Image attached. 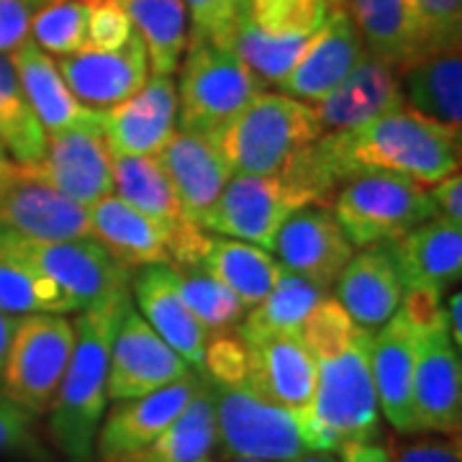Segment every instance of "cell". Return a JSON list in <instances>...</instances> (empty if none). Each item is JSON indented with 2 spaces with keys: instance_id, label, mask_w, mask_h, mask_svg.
Listing matches in <instances>:
<instances>
[{
  "instance_id": "cell-34",
  "label": "cell",
  "mask_w": 462,
  "mask_h": 462,
  "mask_svg": "<svg viewBox=\"0 0 462 462\" xmlns=\"http://www.w3.org/2000/svg\"><path fill=\"white\" fill-rule=\"evenodd\" d=\"M114 196L126 200L149 218L160 221L170 229V236L172 231L188 224L178 196L172 190V182L157 157L114 154Z\"/></svg>"
},
{
  "instance_id": "cell-15",
  "label": "cell",
  "mask_w": 462,
  "mask_h": 462,
  "mask_svg": "<svg viewBox=\"0 0 462 462\" xmlns=\"http://www.w3.org/2000/svg\"><path fill=\"white\" fill-rule=\"evenodd\" d=\"M98 116L111 154L157 157L178 132V85L172 75H152L132 98Z\"/></svg>"
},
{
  "instance_id": "cell-26",
  "label": "cell",
  "mask_w": 462,
  "mask_h": 462,
  "mask_svg": "<svg viewBox=\"0 0 462 462\" xmlns=\"http://www.w3.org/2000/svg\"><path fill=\"white\" fill-rule=\"evenodd\" d=\"M157 160L165 167L185 218L200 226L206 211L214 206L221 188L234 175L226 160L218 154L208 136L182 129L172 134Z\"/></svg>"
},
{
  "instance_id": "cell-19",
  "label": "cell",
  "mask_w": 462,
  "mask_h": 462,
  "mask_svg": "<svg viewBox=\"0 0 462 462\" xmlns=\"http://www.w3.org/2000/svg\"><path fill=\"white\" fill-rule=\"evenodd\" d=\"M363 54V39L349 14L345 8H331L293 69L278 83V90L303 103H319L345 80Z\"/></svg>"
},
{
  "instance_id": "cell-2",
  "label": "cell",
  "mask_w": 462,
  "mask_h": 462,
  "mask_svg": "<svg viewBox=\"0 0 462 462\" xmlns=\"http://www.w3.org/2000/svg\"><path fill=\"white\" fill-rule=\"evenodd\" d=\"M370 337L373 331L357 327L346 342L314 355V398L296 413L309 452H339L349 442H375L380 437Z\"/></svg>"
},
{
  "instance_id": "cell-28",
  "label": "cell",
  "mask_w": 462,
  "mask_h": 462,
  "mask_svg": "<svg viewBox=\"0 0 462 462\" xmlns=\"http://www.w3.org/2000/svg\"><path fill=\"white\" fill-rule=\"evenodd\" d=\"M345 11L360 32L365 51L398 75L427 54L413 0H345Z\"/></svg>"
},
{
  "instance_id": "cell-11",
  "label": "cell",
  "mask_w": 462,
  "mask_h": 462,
  "mask_svg": "<svg viewBox=\"0 0 462 462\" xmlns=\"http://www.w3.org/2000/svg\"><path fill=\"white\" fill-rule=\"evenodd\" d=\"M416 331L413 367V434H460L462 365L445 316Z\"/></svg>"
},
{
  "instance_id": "cell-1",
  "label": "cell",
  "mask_w": 462,
  "mask_h": 462,
  "mask_svg": "<svg viewBox=\"0 0 462 462\" xmlns=\"http://www.w3.org/2000/svg\"><path fill=\"white\" fill-rule=\"evenodd\" d=\"M360 172H393L430 188L460 172V134L401 106L355 129L321 134L288 175L329 206L339 185Z\"/></svg>"
},
{
  "instance_id": "cell-42",
  "label": "cell",
  "mask_w": 462,
  "mask_h": 462,
  "mask_svg": "<svg viewBox=\"0 0 462 462\" xmlns=\"http://www.w3.org/2000/svg\"><path fill=\"white\" fill-rule=\"evenodd\" d=\"M424 51L460 47L462 0H413Z\"/></svg>"
},
{
  "instance_id": "cell-57",
  "label": "cell",
  "mask_w": 462,
  "mask_h": 462,
  "mask_svg": "<svg viewBox=\"0 0 462 462\" xmlns=\"http://www.w3.org/2000/svg\"><path fill=\"white\" fill-rule=\"evenodd\" d=\"M200 462H214V460H211V457H206V460H200Z\"/></svg>"
},
{
  "instance_id": "cell-17",
  "label": "cell",
  "mask_w": 462,
  "mask_h": 462,
  "mask_svg": "<svg viewBox=\"0 0 462 462\" xmlns=\"http://www.w3.org/2000/svg\"><path fill=\"white\" fill-rule=\"evenodd\" d=\"M273 252L285 270L331 291L334 281L355 254V247L337 224L329 206L311 203L282 221Z\"/></svg>"
},
{
  "instance_id": "cell-4",
  "label": "cell",
  "mask_w": 462,
  "mask_h": 462,
  "mask_svg": "<svg viewBox=\"0 0 462 462\" xmlns=\"http://www.w3.org/2000/svg\"><path fill=\"white\" fill-rule=\"evenodd\" d=\"M321 134L311 103L263 90L208 139L231 172L288 175Z\"/></svg>"
},
{
  "instance_id": "cell-10",
  "label": "cell",
  "mask_w": 462,
  "mask_h": 462,
  "mask_svg": "<svg viewBox=\"0 0 462 462\" xmlns=\"http://www.w3.org/2000/svg\"><path fill=\"white\" fill-rule=\"evenodd\" d=\"M216 388V431L221 452L236 460L291 462L306 452L296 411L260 398L247 383Z\"/></svg>"
},
{
  "instance_id": "cell-7",
  "label": "cell",
  "mask_w": 462,
  "mask_h": 462,
  "mask_svg": "<svg viewBox=\"0 0 462 462\" xmlns=\"http://www.w3.org/2000/svg\"><path fill=\"white\" fill-rule=\"evenodd\" d=\"M0 252L57 282L75 300L78 314L132 296V270L116 263L93 239L44 242L0 226Z\"/></svg>"
},
{
  "instance_id": "cell-52",
  "label": "cell",
  "mask_w": 462,
  "mask_h": 462,
  "mask_svg": "<svg viewBox=\"0 0 462 462\" xmlns=\"http://www.w3.org/2000/svg\"><path fill=\"white\" fill-rule=\"evenodd\" d=\"M18 167H21V165H16V162H14V157H11V154L5 152V147L0 144V188H3L5 182L11 180L14 175H16Z\"/></svg>"
},
{
  "instance_id": "cell-32",
  "label": "cell",
  "mask_w": 462,
  "mask_h": 462,
  "mask_svg": "<svg viewBox=\"0 0 462 462\" xmlns=\"http://www.w3.org/2000/svg\"><path fill=\"white\" fill-rule=\"evenodd\" d=\"M200 267L226 285L245 309L257 306L275 288L282 270V264L267 249L229 236H208Z\"/></svg>"
},
{
  "instance_id": "cell-22",
  "label": "cell",
  "mask_w": 462,
  "mask_h": 462,
  "mask_svg": "<svg viewBox=\"0 0 462 462\" xmlns=\"http://www.w3.org/2000/svg\"><path fill=\"white\" fill-rule=\"evenodd\" d=\"M388 247L403 293L427 291L434 296H447L452 285L460 282L462 226L452 224L445 216L424 221L396 242H388Z\"/></svg>"
},
{
  "instance_id": "cell-49",
  "label": "cell",
  "mask_w": 462,
  "mask_h": 462,
  "mask_svg": "<svg viewBox=\"0 0 462 462\" xmlns=\"http://www.w3.org/2000/svg\"><path fill=\"white\" fill-rule=\"evenodd\" d=\"M342 462H391L388 449L378 442H349L339 449Z\"/></svg>"
},
{
  "instance_id": "cell-46",
  "label": "cell",
  "mask_w": 462,
  "mask_h": 462,
  "mask_svg": "<svg viewBox=\"0 0 462 462\" xmlns=\"http://www.w3.org/2000/svg\"><path fill=\"white\" fill-rule=\"evenodd\" d=\"M33 413L0 396V457L33 447Z\"/></svg>"
},
{
  "instance_id": "cell-3",
  "label": "cell",
  "mask_w": 462,
  "mask_h": 462,
  "mask_svg": "<svg viewBox=\"0 0 462 462\" xmlns=\"http://www.w3.org/2000/svg\"><path fill=\"white\" fill-rule=\"evenodd\" d=\"M132 296L80 311L72 321L75 346L50 409L54 445L69 460H90L103 413L108 409V355L116 327Z\"/></svg>"
},
{
  "instance_id": "cell-54",
  "label": "cell",
  "mask_w": 462,
  "mask_h": 462,
  "mask_svg": "<svg viewBox=\"0 0 462 462\" xmlns=\"http://www.w3.org/2000/svg\"><path fill=\"white\" fill-rule=\"evenodd\" d=\"M32 11H36V8H42V5H47V3H51V0H23Z\"/></svg>"
},
{
  "instance_id": "cell-51",
  "label": "cell",
  "mask_w": 462,
  "mask_h": 462,
  "mask_svg": "<svg viewBox=\"0 0 462 462\" xmlns=\"http://www.w3.org/2000/svg\"><path fill=\"white\" fill-rule=\"evenodd\" d=\"M16 324L18 316L0 311V375H3V365H5V355H8V345H11V337H14Z\"/></svg>"
},
{
  "instance_id": "cell-41",
  "label": "cell",
  "mask_w": 462,
  "mask_h": 462,
  "mask_svg": "<svg viewBox=\"0 0 462 462\" xmlns=\"http://www.w3.org/2000/svg\"><path fill=\"white\" fill-rule=\"evenodd\" d=\"M182 5L188 11L190 39L231 47L236 26L247 16L249 0H182Z\"/></svg>"
},
{
  "instance_id": "cell-16",
  "label": "cell",
  "mask_w": 462,
  "mask_h": 462,
  "mask_svg": "<svg viewBox=\"0 0 462 462\" xmlns=\"http://www.w3.org/2000/svg\"><path fill=\"white\" fill-rule=\"evenodd\" d=\"M60 72L75 98L90 111H108L149 80V60L142 39H132L118 50L83 47L60 57Z\"/></svg>"
},
{
  "instance_id": "cell-37",
  "label": "cell",
  "mask_w": 462,
  "mask_h": 462,
  "mask_svg": "<svg viewBox=\"0 0 462 462\" xmlns=\"http://www.w3.org/2000/svg\"><path fill=\"white\" fill-rule=\"evenodd\" d=\"M0 311L26 314H78L75 300L65 291L21 260L0 252Z\"/></svg>"
},
{
  "instance_id": "cell-43",
  "label": "cell",
  "mask_w": 462,
  "mask_h": 462,
  "mask_svg": "<svg viewBox=\"0 0 462 462\" xmlns=\"http://www.w3.org/2000/svg\"><path fill=\"white\" fill-rule=\"evenodd\" d=\"M203 375L221 385H239L247 380V349L236 331L208 339L203 355Z\"/></svg>"
},
{
  "instance_id": "cell-5",
  "label": "cell",
  "mask_w": 462,
  "mask_h": 462,
  "mask_svg": "<svg viewBox=\"0 0 462 462\" xmlns=\"http://www.w3.org/2000/svg\"><path fill=\"white\" fill-rule=\"evenodd\" d=\"M331 214L355 249L396 242L437 214L427 188L393 172H360L339 185Z\"/></svg>"
},
{
  "instance_id": "cell-18",
  "label": "cell",
  "mask_w": 462,
  "mask_h": 462,
  "mask_svg": "<svg viewBox=\"0 0 462 462\" xmlns=\"http://www.w3.org/2000/svg\"><path fill=\"white\" fill-rule=\"evenodd\" d=\"M0 226L44 242L90 239L88 208L65 199L26 167L0 188Z\"/></svg>"
},
{
  "instance_id": "cell-33",
  "label": "cell",
  "mask_w": 462,
  "mask_h": 462,
  "mask_svg": "<svg viewBox=\"0 0 462 462\" xmlns=\"http://www.w3.org/2000/svg\"><path fill=\"white\" fill-rule=\"evenodd\" d=\"M147 50L152 75H175L188 50L190 26L182 0H118Z\"/></svg>"
},
{
  "instance_id": "cell-45",
  "label": "cell",
  "mask_w": 462,
  "mask_h": 462,
  "mask_svg": "<svg viewBox=\"0 0 462 462\" xmlns=\"http://www.w3.org/2000/svg\"><path fill=\"white\" fill-rule=\"evenodd\" d=\"M391 462H462L460 434H427L409 439H391Z\"/></svg>"
},
{
  "instance_id": "cell-31",
  "label": "cell",
  "mask_w": 462,
  "mask_h": 462,
  "mask_svg": "<svg viewBox=\"0 0 462 462\" xmlns=\"http://www.w3.org/2000/svg\"><path fill=\"white\" fill-rule=\"evenodd\" d=\"M218 445L216 431V388L203 375L193 398L154 442L124 462H200Z\"/></svg>"
},
{
  "instance_id": "cell-58",
  "label": "cell",
  "mask_w": 462,
  "mask_h": 462,
  "mask_svg": "<svg viewBox=\"0 0 462 462\" xmlns=\"http://www.w3.org/2000/svg\"><path fill=\"white\" fill-rule=\"evenodd\" d=\"M69 462H90V460H69Z\"/></svg>"
},
{
  "instance_id": "cell-47",
  "label": "cell",
  "mask_w": 462,
  "mask_h": 462,
  "mask_svg": "<svg viewBox=\"0 0 462 462\" xmlns=\"http://www.w3.org/2000/svg\"><path fill=\"white\" fill-rule=\"evenodd\" d=\"M32 8L23 0H0V54L14 51L29 39Z\"/></svg>"
},
{
  "instance_id": "cell-39",
  "label": "cell",
  "mask_w": 462,
  "mask_h": 462,
  "mask_svg": "<svg viewBox=\"0 0 462 462\" xmlns=\"http://www.w3.org/2000/svg\"><path fill=\"white\" fill-rule=\"evenodd\" d=\"M327 14V0H249L245 18L267 39L309 42Z\"/></svg>"
},
{
  "instance_id": "cell-36",
  "label": "cell",
  "mask_w": 462,
  "mask_h": 462,
  "mask_svg": "<svg viewBox=\"0 0 462 462\" xmlns=\"http://www.w3.org/2000/svg\"><path fill=\"white\" fill-rule=\"evenodd\" d=\"M0 144L21 167H33L47 152V132L21 90L11 54H0Z\"/></svg>"
},
{
  "instance_id": "cell-29",
  "label": "cell",
  "mask_w": 462,
  "mask_h": 462,
  "mask_svg": "<svg viewBox=\"0 0 462 462\" xmlns=\"http://www.w3.org/2000/svg\"><path fill=\"white\" fill-rule=\"evenodd\" d=\"M403 103L430 121L462 132V51L460 47L427 51L401 72Z\"/></svg>"
},
{
  "instance_id": "cell-14",
  "label": "cell",
  "mask_w": 462,
  "mask_h": 462,
  "mask_svg": "<svg viewBox=\"0 0 462 462\" xmlns=\"http://www.w3.org/2000/svg\"><path fill=\"white\" fill-rule=\"evenodd\" d=\"M200 380L203 373L193 370L190 375L175 380L154 393L114 401L108 413H103L106 419L100 421L96 437L100 462L129 460L149 442H154L170 427V421L188 406Z\"/></svg>"
},
{
  "instance_id": "cell-50",
  "label": "cell",
  "mask_w": 462,
  "mask_h": 462,
  "mask_svg": "<svg viewBox=\"0 0 462 462\" xmlns=\"http://www.w3.org/2000/svg\"><path fill=\"white\" fill-rule=\"evenodd\" d=\"M445 324H447V331H449L452 345L460 349L462 346V296L457 293V291L447 296Z\"/></svg>"
},
{
  "instance_id": "cell-12",
  "label": "cell",
  "mask_w": 462,
  "mask_h": 462,
  "mask_svg": "<svg viewBox=\"0 0 462 462\" xmlns=\"http://www.w3.org/2000/svg\"><path fill=\"white\" fill-rule=\"evenodd\" d=\"M39 180L60 190L65 199L90 208L114 193V154L100 129V116L47 136V152L33 167Z\"/></svg>"
},
{
  "instance_id": "cell-6",
  "label": "cell",
  "mask_w": 462,
  "mask_h": 462,
  "mask_svg": "<svg viewBox=\"0 0 462 462\" xmlns=\"http://www.w3.org/2000/svg\"><path fill=\"white\" fill-rule=\"evenodd\" d=\"M178 85V126L182 132L211 134L239 114L264 85L226 44L188 39Z\"/></svg>"
},
{
  "instance_id": "cell-35",
  "label": "cell",
  "mask_w": 462,
  "mask_h": 462,
  "mask_svg": "<svg viewBox=\"0 0 462 462\" xmlns=\"http://www.w3.org/2000/svg\"><path fill=\"white\" fill-rule=\"evenodd\" d=\"M327 296H329L327 288L282 267L275 288L257 306H252V311L245 314L242 324L234 331L242 339L267 337V334H300L306 316Z\"/></svg>"
},
{
  "instance_id": "cell-53",
  "label": "cell",
  "mask_w": 462,
  "mask_h": 462,
  "mask_svg": "<svg viewBox=\"0 0 462 462\" xmlns=\"http://www.w3.org/2000/svg\"><path fill=\"white\" fill-rule=\"evenodd\" d=\"M291 462H342L339 457H334L331 452H303L300 457Z\"/></svg>"
},
{
  "instance_id": "cell-30",
  "label": "cell",
  "mask_w": 462,
  "mask_h": 462,
  "mask_svg": "<svg viewBox=\"0 0 462 462\" xmlns=\"http://www.w3.org/2000/svg\"><path fill=\"white\" fill-rule=\"evenodd\" d=\"M11 62L16 69L21 90L47 136L85 124V121H93L98 116V111L85 108L83 103L69 93L65 78H62L57 62L51 60V54L39 50L32 39H26L11 54Z\"/></svg>"
},
{
  "instance_id": "cell-25",
  "label": "cell",
  "mask_w": 462,
  "mask_h": 462,
  "mask_svg": "<svg viewBox=\"0 0 462 462\" xmlns=\"http://www.w3.org/2000/svg\"><path fill=\"white\" fill-rule=\"evenodd\" d=\"M334 288L337 300L349 319L367 331L383 327L403 300V285L388 245H373L355 252L334 281Z\"/></svg>"
},
{
  "instance_id": "cell-55",
  "label": "cell",
  "mask_w": 462,
  "mask_h": 462,
  "mask_svg": "<svg viewBox=\"0 0 462 462\" xmlns=\"http://www.w3.org/2000/svg\"><path fill=\"white\" fill-rule=\"evenodd\" d=\"M327 5H329V11L331 8H345V0H327Z\"/></svg>"
},
{
  "instance_id": "cell-40",
  "label": "cell",
  "mask_w": 462,
  "mask_h": 462,
  "mask_svg": "<svg viewBox=\"0 0 462 462\" xmlns=\"http://www.w3.org/2000/svg\"><path fill=\"white\" fill-rule=\"evenodd\" d=\"M88 0H51L36 8L29 23V39L51 57H67L88 44Z\"/></svg>"
},
{
  "instance_id": "cell-56",
  "label": "cell",
  "mask_w": 462,
  "mask_h": 462,
  "mask_svg": "<svg viewBox=\"0 0 462 462\" xmlns=\"http://www.w3.org/2000/svg\"><path fill=\"white\" fill-rule=\"evenodd\" d=\"M231 462H270V460H245V457H236V460Z\"/></svg>"
},
{
  "instance_id": "cell-13",
  "label": "cell",
  "mask_w": 462,
  "mask_h": 462,
  "mask_svg": "<svg viewBox=\"0 0 462 462\" xmlns=\"http://www.w3.org/2000/svg\"><path fill=\"white\" fill-rule=\"evenodd\" d=\"M190 373L193 367L129 303L108 355V401L147 396Z\"/></svg>"
},
{
  "instance_id": "cell-9",
  "label": "cell",
  "mask_w": 462,
  "mask_h": 462,
  "mask_svg": "<svg viewBox=\"0 0 462 462\" xmlns=\"http://www.w3.org/2000/svg\"><path fill=\"white\" fill-rule=\"evenodd\" d=\"M311 203L314 196L291 178L234 172L214 206L206 211L200 226L218 236L249 242L273 252L282 221Z\"/></svg>"
},
{
  "instance_id": "cell-20",
  "label": "cell",
  "mask_w": 462,
  "mask_h": 462,
  "mask_svg": "<svg viewBox=\"0 0 462 462\" xmlns=\"http://www.w3.org/2000/svg\"><path fill=\"white\" fill-rule=\"evenodd\" d=\"M242 342L247 349L245 383L249 388L281 409L303 411L314 398L316 360L300 334H267Z\"/></svg>"
},
{
  "instance_id": "cell-27",
  "label": "cell",
  "mask_w": 462,
  "mask_h": 462,
  "mask_svg": "<svg viewBox=\"0 0 462 462\" xmlns=\"http://www.w3.org/2000/svg\"><path fill=\"white\" fill-rule=\"evenodd\" d=\"M88 221L90 239L126 270L170 264V229L114 193L88 208Z\"/></svg>"
},
{
  "instance_id": "cell-24",
  "label": "cell",
  "mask_w": 462,
  "mask_h": 462,
  "mask_svg": "<svg viewBox=\"0 0 462 462\" xmlns=\"http://www.w3.org/2000/svg\"><path fill=\"white\" fill-rule=\"evenodd\" d=\"M401 106H406L401 90V75L367 51L327 98L311 103L316 121L324 134L355 129L375 116L396 111Z\"/></svg>"
},
{
  "instance_id": "cell-44",
  "label": "cell",
  "mask_w": 462,
  "mask_h": 462,
  "mask_svg": "<svg viewBox=\"0 0 462 462\" xmlns=\"http://www.w3.org/2000/svg\"><path fill=\"white\" fill-rule=\"evenodd\" d=\"M88 44L98 50H118L134 36L132 18L118 0H88Z\"/></svg>"
},
{
  "instance_id": "cell-48",
  "label": "cell",
  "mask_w": 462,
  "mask_h": 462,
  "mask_svg": "<svg viewBox=\"0 0 462 462\" xmlns=\"http://www.w3.org/2000/svg\"><path fill=\"white\" fill-rule=\"evenodd\" d=\"M427 196L434 203L437 214L449 218L452 224L462 226V178L460 172L447 175L445 180L434 182L427 188Z\"/></svg>"
},
{
  "instance_id": "cell-38",
  "label": "cell",
  "mask_w": 462,
  "mask_h": 462,
  "mask_svg": "<svg viewBox=\"0 0 462 462\" xmlns=\"http://www.w3.org/2000/svg\"><path fill=\"white\" fill-rule=\"evenodd\" d=\"M172 273H175L182 300L199 319L208 339L218 334H231L242 324V319L247 314L242 300L234 296L226 285L216 281L214 275H208L203 267H188V270L172 267Z\"/></svg>"
},
{
  "instance_id": "cell-8",
  "label": "cell",
  "mask_w": 462,
  "mask_h": 462,
  "mask_svg": "<svg viewBox=\"0 0 462 462\" xmlns=\"http://www.w3.org/2000/svg\"><path fill=\"white\" fill-rule=\"evenodd\" d=\"M75 346V327L62 314L18 316L3 365V396L33 416L47 413Z\"/></svg>"
},
{
  "instance_id": "cell-21",
  "label": "cell",
  "mask_w": 462,
  "mask_h": 462,
  "mask_svg": "<svg viewBox=\"0 0 462 462\" xmlns=\"http://www.w3.org/2000/svg\"><path fill=\"white\" fill-rule=\"evenodd\" d=\"M132 303L152 329L180 355L196 373H203L208 334L182 300L170 264L139 267L132 275Z\"/></svg>"
},
{
  "instance_id": "cell-23",
  "label": "cell",
  "mask_w": 462,
  "mask_h": 462,
  "mask_svg": "<svg viewBox=\"0 0 462 462\" xmlns=\"http://www.w3.org/2000/svg\"><path fill=\"white\" fill-rule=\"evenodd\" d=\"M413 367H416V331L398 309L370 337V370L375 383L380 413L403 437L413 434Z\"/></svg>"
}]
</instances>
